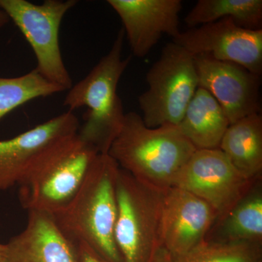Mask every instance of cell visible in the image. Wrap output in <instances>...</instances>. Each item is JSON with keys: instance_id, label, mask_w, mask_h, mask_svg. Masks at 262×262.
I'll list each match as a JSON object with an SVG mask.
<instances>
[{"instance_id": "obj_6", "label": "cell", "mask_w": 262, "mask_h": 262, "mask_svg": "<svg viewBox=\"0 0 262 262\" xmlns=\"http://www.w3.org/2000/svg\"><path fill=\"white\" fill-rule=\"evenodd\" d=\"M148 89L139 97L146 127L178 126L199 87L194 56L172 42L146 74Z\"/></svg>"}, {"instance_id": "obj_19", "label": "cell", "mask_w": 262, "mask_h": 262, "mask_svg": "<svg viewBox=\"0 0 262 262\" xmlns=\"http://www.w3.org/2000/svg\"><path fill=\"white\" fill-rule=\"evenodd\" d=\"M65 91L46 80L35 70L16 77H0V120L12 111L38 98Z\"/></svg>"}, {"instance_id": "obj_9", "label": "cell", "mask_w": 262, "mask_h": 262, "mask_svg": "<svg viewBox=\"0 0 262 262\" xmlns=\"http://www.w3.org/2000/svg\"><path fill=\"white\" fill-rule=\"evenodd\" d=\"M173 40L193 56L232 62L261 75L262 29L244 28L232 19L223 18L181 32Z\"/></svg>"}, {"instance_id": "obj_18", "label": "cell", "mask_w": 262, "mask_h": 262, "mask_svg": "<svg viewBox=\"0 0 262 262\" xmlns=\"http://www.w3.org/2000/svg\"><path fill=\"white\" fill-rule=\"evenodd\" d=\"M231 18L249 29H261V0H199L184 21L189 29Z\"/></svg>"}, {"instance_id": "obj_8", "label": "cell", "mask_w": 262, "mask_h": 262, "mask_svg": "<svg viewBox=\"0 0 262 262\" xmlns=\"http://www.w3.org/2000/svg\"><path fill=\"white\" fill-rule=\"evenodd\" d=\"M260 179L261 177H245L220 149H196L177 174L172 187L187 190L207 202L216 211L219 220Z\"/></svg>"}, {"instance_id": "obj_11", "label": "cell", "mask_w": 262, "mask_h": 262, "mask_svg": "<svg viewBox=\"0 0 262 262\" xmlns=\"http://www.w3.org/2000/svg\"><path fill=\"white\" fill-rule=\"evenodd\" d=\"M216 211L192 193L176 187L165 191L161 245L170 256L189 252L206 241Z\"/></svg>"}, {"instance_id": "obj_7", "label": "cell", "mask_w": 262, "mask_h": 262, "mask_svg": "<svg viewBox=\"0 0 262 262\" xmlns=\"http://www.w3.org/2000/svg\"><path fill=\"white\" fill-rule=\"evenodd\" d=\"M77 3L76 0H46L36 5L27 0H0V10L13 20L34 51V70L65 91L73 83L62 57L60 28L63 17Z\"/></svg>"}, {"instance_id": "obj_23", "label": "cell", "mask_w": 262, "mask_h": 262, "mask_svg": "<svg viewBox=\"0 0 262 262\" xmlns=\"http://www.w3.org/2000/svg\"><path fill=\"white\" fill-rule=\"evenodd\" d=\"M10 21V19L8 18V15L3 10H0V29H3L5 27L8 22Z\"/></svg>"}, {"instance_id": "obj_24", "label": "cell", "mask_w": 262, "mask_h": 262, "mask_svg": "<svg viewBox=\"0 0 262 262\" xmlns=\"http://www.w3.org/2000/svg\"><path fill=\"white\" fill-rule=\"evenodd\" d=\"M5 244H0V262L3 261V256H4Z\"/></svg>"}, {"instance_id": "obj_17", "label": "cell", "mask_w": 262, "mask_h": 262, "mask_svg": "<svg viewBox=\"0 0 262 262\" xmlns=\"http://www.w3.org/2000/svg\"><path fill=\"white\" fill-rule=\"evenodd\" d=\"M258 180L248 194L220 220L206 241L221 243H262V191Z\"/></svg>"}, {"instance_id": "obj_15", "label": "cell", "mask_w": 262, "mask_h": 262, "mask_svg": "<svg viewBox=\"0 0 262 262\" xmlns=\"http://www.w3.org/2000/svg\"><path fill=\"white\" fill-rule=\"evenodd\" d=\"M229 125L218 101L199 86L177 127L196 149H220Z\"/></svg>"}, {"instance_id": "obj_12", "label": "cell", "mask_w": 262, "mask_h": 262, "mask_svg": "<svg viewBox=\"0 0 262 262\" xmlns=\"http://www.w3.org/2000/svg\"><path fill=\"white\" fill-rule=\"evenodd\" d=\"M121 19L131 51L144 58L164 34H180L181 0H108Z\"/></svg>"}, {"instance_id": "obj_5", "label": "cell", "mask_w": 262, "mask_h": 262, "mask_svg": "<svg viewBox=\"0 0 262 262\" xmlns=\"http://www.w3.org/2000/svg\"><path fill=\"white\" fill-rule=\"evenodd\" d=\"M165 191L119 169L115 241L123 262H149L161 246Z\"/></svg>"}, {"instance_id": "obj_4", "label": "cell", "mask_w": 262, "mask_h": 262, "mask_svg": "<svg viewBox=\"0 0 262 262\" xmlns=\"http://www.w3.org/2000/svg\"><path fill=\"white\" fill-rule=\"evenodd\" d=\"M124 37L122 29L107 54L86 77L72 85L63 101L68 111L87 108L77 135L99 154H107L125 119L121 98L117 94L119 82L131 61V56L122 57Z\"/></svg>"}, {"instance_id": "obj_22", "label": "cell", "mask_w": 262, "mask_h": 262, "mask_svg": "<svg viewBox=\"0 0 262 262\" xmlns=\"http://www.w3.org/2000/svg\"><path fill=\"white\" fill-rule=\"evenodd\" d=\"M149 262H170V253L163 246H160L151 256Z\"/></svg>"}, {"instance_id": "obj_3", "label": "cell", "mask_w": 262, "mask_h": 262, "mask_svg": "<svg viewBox=\"0 0 262 262\" xmlns=\"http://www.w3.org/2000/svg\"><path fill=\"white\" fill-rule=\"evenodd\" d=\"M98 154L77 133L55 141L18 184L20 205L28 212L53 215L60 211L78 192Z\"/></svg>"}, {"instance_id": "obj_21", "label": "cell", "mask_w": 262, "mask_h": 262, "mask_svg": "<svg viewBox=\"0 0 262 262\" xmlns=\"http://www.w3.org/2000/svg\"><path fill=\"white\" fill-rule=\"evenodd\" d=\"M75 262H113L84 243L74 244Z\"/></svg>"}, {"instance_id": "obj_1", "label": "cell", "mask_w": 262, "mask_h": 262, "mask_svg": "<svg viewBox=\"0 0 262 262\" xmlns=\"http://www.w3.org/2000/svg\"><path fill=\"white\" fill-rule=\"evenodd\" d=\"M119 169L110 155L98 154L77 194L52 215L71 242L89 245L113 262H123L115 241Z\"/></svg>"}, {"instance_id": "obj_16", "label": "cell", "mask_w": 262, "mask_h": 262, "mask_svg": "<svg viewBox=\"0 0 262 262\" xmlns=\"http://www.w3.org/2000/svg\"><path fill=\"white\" fill-rule=\"evenodd\" d=\"M220 149L246 178L257 179L262 172V117L253 114L230 124Z\"/></svg>"}, {"instance_id": "obj_14", "label": "cell", "mask_w": 262, "mask_h": 262, "mask_svg": "<svg viewBox=\"0 0 262 262\" xmlns=\"http://www.w3.org/2000/svg\"><path fill=\"white\" fill-rule=\"evenodd\" d=\"M2 262H75V246L53 215L30 211L25 229L5 244Z\"/></svg>"}, {"instance_id": "obj_20", "label": "cell", "mask_w": 262, "mask_h": 262, "mask_svg": "<svg viewBox=\"0 0 262 262\" xmlns=\"http://www.w3.org/2000/svg\"><path fill=\"white\" fill-rule=\"evenodd\" d=\"M261 245L205 241L189 252L170 256V262H260Z\"/></svg>"}, {"instance_id": "obj_2", "label": "cell", "mask_w": 262, "mask_h": 262, "mask_svg": "<svg viewBox=\"0 0 262 262\" xmlns=\"http://www.w3.org/2000/svg\"><path fill=\"white\" fill-rule=\"evenodd\" d=\"M196 150L178 127L150 128L130 112L107 154L134 178L165 191Z\"/></svg>"}, {"instance_id": "obj_13", "label": "cell", "mask_w": 262, "mask_h": 262, "mask_svg": "<svg viewBox=\"0 0 262 262\" xmlns=\"http://www.w3.org/2000/svg\"><path fill=\"white\" fill-rule=\"evenodd\" d=\"M80 122L67 111L7 140L0 141V190L18 186L38 155L55 141L77 134Z\"/></svg>"}, {"instance_id": "obj_10", "label": "cell", "mask_w": 262, "mask_h": 262, "mask_svg": "<svg viewBox=\"0 0 262 262\" xmlns=\"http://www.w3.org/2000/svg\"><path fill=\"white\" fill-rule=\"evenodd\" d=\"M200 87L215 98L229 123L260 113V76L232 62L194 56Z\"/></svg>"}]
</instances>
